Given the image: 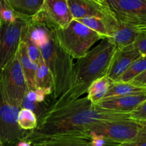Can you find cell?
I'll use <instances>...</instances> for the list:
<instances>
[{"mask_svg": "<svg viewBox=\"0 0 146 146\" xmlns=\"http://www.w3.org/2000/svg\"><path fill=\"white\" fill-rule=\"evenodd\" d=\"M131 119L130 113L104 109L92 104L87 97L80 98L57 108H50L34 131L24 139L31 145L54 135L84 133L102 121Z\"/></svg>", "mask_w": 146, "mask_h": 146, "instance_id": "obj_1", "label": "cell"}, {"mask_svg": "<svg viewBox=\"0 0 146 146\" xmlns=\"http://www.w3.org/2000/svg\"><path fill=\"white\" fill-rule=\"evenodd\" d=\"M116 49L114 44L107 38H104L84 56L77 60L74 64L71 89L65 96L56 101L51 108H57L78 99L87 93L94 81L107 75Z\"/></svg>", "mask_w": 146, "mask_h": 146, "instance_id": "obj_2", "label": "cell"}, {"mask_svg": "<svg viewBox=\"0 0 146 146\" xmlns=\"http://www.w3.org/2000/svg\"><path fill=\"white\" fill-rule=\"evenodd\" d=\"M39 47L42 58L52 76L53 98L56 101L71 89L74 70L73 58L60 46L54 36V32Z\"/></svg>", "mask_w": 146, "mask_h": 146, "instance_id": "obj_3", "label": "cell"}, {"mask_svg": "<svg viewBox=\"0 0 146 146\" xmlns=\"http://www.w3.org/2000/svg\"><path fill=\"white\" fill-rule=\"evenodd\" d=\"M54 36L60 46L72 58H82L92 46L104 39L97 33L73 19L68 27L54 31Z\"/></svg>", "mask_w": 146, "mask_h": 146, "instance_id": "obj_4", "label": "cell"}, {"mask_svg": "<svg viewBox=\"0 0 146 146\" xmlns=\"http://www.w3.org/2000/svg\"><path fill=\"white\" fill-rule=\"evenodd\" d=\"M141 128L138 123L133 119L102 121L90 126L83 133L90 138L94 135L107 142L121 144L134 139Z\"/></svg>", "mask_w": 146, "mask_h": 146, "instance_id": "obj_5", "label": "cell"}, {"mask_svg": "<svg viewBox=\"0 0 146 146\" xmlns=\"http://www.w3.org/2000/svg\"><path fill=\"white\" fill-rule=\"evenodd\" d=\"M0 85L9 104L21 109L29 88L17 56L0 74Z\"/></svg>", "mask_w": 146, "mask_h": 146, "instance_id": "obj_6", "label": "cell"}, {"mask_svg": "<svg viewBox=\"0 0 146 146\" xmlns=\"http://www.w3.org/2000/svg\"><path fill=\"white\" fill-rule=\"evenodd\" d=\"M116 19L137 31L146 26V0H105Z\"/></svg>", "mask_w": 146, "mask_h": 146, "instance_id": "obj_7", "label": "cell"}, {"mask_svg": "<svg viewBox=\"0 0 146 146\" xmlns=\"http://www.w3.org/2000/svg\"><path fill=\"white\" fill-rule=\"evenodd\" d=\"M28 21L21 18L13 23L0 21V74L17 56L21 34Z\"/></svg>", "mask_w": 146, "mask_h": 146, "instance_id": "obj_8", "label": "cell"}, {"mask_svg": "<svg viewBox=\"0 0 146 146\" xmlns=\"http://www.w3.org/2000/svg\"><path fill=\"white\" fill-rule=\"evenodd\" d=\"M19 111V108L9 104L0 85V142L4 145L17 143L28 133L18 125Z\"/></svg>", "mask_w": 146, "mask_h": 146, "instance_id": "obj_9", "label": "cell"}, {"mask_svg": "<svg viewBox=\"0 0 146 146\" xmlns=\"http://www.w3.org/2000/svg\"><path fill=\"white\" fill-rule=\"evenodd\" d=\"M34 17L54 31L65 29L73 20L67 0H44L41 10Z\"/></svg>", "mask_w": 146, "mask_h": 146, "instance_id": "obj_10", "label": "cell"}, {"mask_svg": "<svg viewBox=\"0 0 146 146\" xmlns=\"http://www.w3.org/2000/svg\"><path fill=\"white\" fill-rule=\"evenodd\" d=\"M73 19L94 17L112 22L115 17L107 7L105 0H67Z\"/></svg>", "mask_w": 146, "mask_h": 146, "instance_id": "obj_11", "label": "cell"}, {"mask_svg": "<svg viewBox=\"0 0 146 146\" xmlns=\"http://www.w3.org/2000/svg\"><path fill=\"white\" fill-rule=\"evenodd\" d=\"M141 56L140 51L133 45L122 49H116L106 76L112 83L117 82L130 65Z\"/></svg>", "mask_w": 146, "mask_h": 146, "instance_id": "obj_12", "label": "cell"}, {"mask_svg": "<svg viewBox=\"0 0 146 146\" xmlns=\"http://www.w3.org/2000/svg\"><path fill=\"white\" fill-rule=\"evenodd\" d=\"M146 101V94L103 98L96 105L104 109L130 113Z\"/></svg>", "mask_w": 146, "mask_h": 146, "instance_id": "obj_13", "label": "cell"}, {"mask_svg": "<svg viewBox=\"0 0 146 146\" xmlns=\"http://www.w3.org/2000/svg\"><path fill=\"white\" fill-rule=\"evenodd\" d=\"M138 36L139 33L134 29L117 21V24L109 30L107 39L114 44L117 49H122L133 45Z\"/></svg>", "mask_w": 146, "mask_h": 146, "instance_id": "obj_14", "label": "cell"}, {"mask_svg": "<svg viewBox=\"0 0 146 146\" xmlns=\"http://www.w3.org/2000/svg\"><path fill=\"white\" fill-rule=\"evenodd\" d=\"M33 146H92L91 138L83 133L54 135L32 144Z\"/></svg>", "mask_w": 146, "mask_h": 146, "instance_id": "obj_15", "label": "cell"}, {"mask_svg": "<svg viewBox=\"0 0 146 146\" xmlns=\"http://www.w3.org/2000/svg\"><path fill=\"white\" fill-rule=\"evenodd\" d=\"M24 31L38 47L46 42L54 32V30L36 17L28 21Z\"/></svg>", "mask_w": 146, "mask_h": 146, "instance_id": "obj_16", "label": "cell"}, {"mask_svg": "<svg viewBox=\"0 0 146 146\" xmlns=\"http://www.w3.org/2000/svg\"><path fill=\"white\" fill-rule=\"evenodd\" d=\"M19 18L30 21L41 10L44 0H7Z\"/></svg>", "mask_w": 146, "mask_h": 146, "instance_id": "obj_17", "label": "cell"}, {"mask_svg": "<svg viewBox=\"0 0 146 146\" xmlns=\"http://www.w3.org/2000/svg\"><path fill=\"white\" fill-rule=\"evenodd\" d=\"M17 56L19 61L29 89H34V78L38 64L32 62L30 59L27 53V46L22 41H20Z\"/></svg>", "mask_w": 146, "mask_h": 146, "instance_id": "obj_18", "label": "cell"}, {"mask_svg": "<svg viewBox=\"0 0 146 146\" xmlns=\"http://www.w3.org/2000/svg\"><path fill=\"white\" fill-rule=\"evenodd\" d=\"M146 94V88L138 87L130 83H112L104 98L127 96Z\"/></svg>", "mask_w": 146, "mask_h": 146, "instance_id": "obj_19", "label": "cell"}, {"mask_svg": "<svg viewBox=\"0 0 146 146\" xmlns=\"http://www.w3.org/2000/svg\"><path fill=\"white\" fill-rule=\"evenodd\" d=\"M110 84L111 81L107 76L98 78L94 81L87 89V98L92 104L96 105L104 98L106 93L110 88Z\"/></svg>", "mask_w": 146, "mask_h": 146, "instance_id": "obj_20", "label": "cell"}, {"mask_svg": "<svg viewBox=\"0 0 146 146\" xmlns=\"http://www.w3.org/2000/svg\"><path fill=\"white\" fill-rule=\"evenodd\" d=\"M35 88H52L54 87L52 76L43 59L39 62L34 78Z\"/></svg>", "mask_w": 146, "mask_h": 146, "instance_id": "obj_21", "label": "cell"}, {"mask_svg": "<svg viewBox=\"0 0 146 146\" xmlns=\"http://www.w3.org/2000/svg\"><path fill=\"white\" fill-rule=\"evenodd\" d=\"M146 70V55L141 56L134 61L121 76L116 83H130L135 78L144 72Z\"/></svg>", "mask_w": 146, "mask_h": 146, "instance_id": "obj_22", "label": "cell"}, {"mask_svg": "<svg viewBox=\"0 0 146 146\" xmlns=\"http://www.w3.org/2000/svg\"><path fill=\"white\" fill-rule=\"evenodd\" d=\"M74 20L81 23L82 24L87 27L90 29L92 30L94 32L97 33L99 35L103 37V38H108V30H107L106 21L104 20L99 18H94V17H87V18H82Z\"/></svg>", "mask_w": 146, "mask_h": 146, "instance_id": "obj_23", "label": "cell"}, {"mask_svg": "<svg viewBox=\"0 0 146 146\" xmlns=\"http://www.w3.org/2000/svg\"><path fill=\"white\" fill-rule=\"evenodd\" d=\"M18 125L24 131L30 132L38 126V120L31 111L21 108L18 115Z\"/></svg>", "mask_w": 146, "mask_h": 146, "instance_id": "obj_24", "label": "cell"}, {"mask_svg": "<svg viewBox=\"0 0 146 146\" xmlns=\"http://www.w3.org/2000/svg\"><path fill=\"white\" fill-rule=\"evenodd\" d=\"M51 106H49L46 102L39 103L37 101H29L24 97L21 104V108H24L31 111L37 117L38 122L42 118V117L48 112Z\"/></svg>", "mask_w": 146, "mask_h": 146, "instance_id": "obj_25", "label": "cell"}, {"mask_svg": "<svg viewBox=\"0 0 146 146\" xmlns=\"http://www.w3.org/2000/svg\"><path fill=\"white\" fill-rule=\"evenodd\" d=\"M25 27H24V30H23L22 34H21V41H22L25 44L26 46H27V53H28L29 57L30 59L31 60V61L35 63V64H38L39 62L42 59L40 47L37 46L30 39L29 37L27 36V34L25 33V31H24Z\"/></svg>", "mask_w": 146, "mask_h": 146, "instance_id": "obj_26", "label": "cell"}, {"mask_svg": "<svg viewBox=\"0 0 146 146\" xmlns=\"http://www.w3.org/2000/svg\"><path fill=\"white\" fill-rule=\"evenodd\" d=\"M18 18V16L10 7L7 0H0V21L13 23Z\"/></svg>", "mask_w": 146, "mask_h": 146, "instance_id": "obj_27", "label": "cell"}, {"mask_svg": "<svg viewBox=\"0 0 146 146\" xmlns=\"http://www.w3.org/2000/svg\"><path fill=\"white\" fill-rule=\"evenodd\" d=\"M115 146H146V130L142 128L134 139Z\"/></svg>", "mask_w": 146, "mask_h": 146, "instance_id": "obj_28", "label": "cell"}, {"mask_svg": "<svg viewBox=\"0 0 146 146\" xmlns=\"http://www.w3.org/2000/svg\"><path fill=\"white\" fill-rule=\"evenodd\" d=\"M130 118L135 121H146V101L130 113Z\"/></svg>", "mask_w": 146, "mask_h": 146, "instance_id": "obj_29", "label": "cell"}, {"mask_svg": "<svg viewBox=\"0 0 146 146\" xmlns=\"http://www.w3.org/2000/svg\"><path fill=\"white\" fill-rule=\"evenodd\" d=\"M133 46L138 50L142 55H146V36L139 34Z\"/></svg>", "mask_w": 146, "mask_h": 146, "instance_id": "obj_30", "label": "cell"}, {"mask_svg": "<svg viewBox=\"0 0 146 146\" xmlns=\"http://www.w3.org/2000/svg\"><path fill=\"white\" fill-rule=\"evenodd\" d=\"M130 84L138 87L146 88V70L140 75L135 78L133 81H130Z\"/></svg>", "mask_w": 146, "mask_h": 146, "instance_id": "obj_31", "label": "cell"}, {"mask_svg": "<svg viewBox=\"0 0 146 146\" xmlns=\"http://www.w3.org/2000/svg\"><path fill=\"white\" fill-rule=\"evenodd\" d=\"M91 145L92 146H104L106 142L104 140L99 138V137L94 136V135H91Z\"/></svg>", "mask_w": 146, "mask_h": 146, "instance_id": "obj_32", "label": "cell"}, {"mask_svg": "<svg viewBox=\"0 0 146 146\" xmlns=\"http://www.w3.org/2000/svg\"><path fill=\"white\" fill-rule=\"evenodd\" d=\"M14 145H15V146H33L29 141H27L25 139H22L21 141H18Z\"/></svg>", "mask_w": 146, "mask_h": 146, "instance_id": "obj_33", "label": "cell"}, {"mask_svg": "<svg viewBox=\"0 0 146 146\" xmlns=\"http://www.w3.org/2000/svg\"><path fill=\"white\" fill-rule=\"evenodd\" d=\"M137 31L140 34H142V35H143V36H146V26H145V27H142V28L138 29L137 30Z\"/></svg>", "mask_w": 146, "mask_h": 146, "instance_id": "obj_34", "label": "cell"}, {"mask_svg": "<svg viewBox=\"0 0 146 146\" xmlns=\"http://www.w3.org/2000/svg\"><path fill=\"white\" fill-rule=\"evenodd\" d=\"M139 123V125L143 128V129L146 130V121H137Z\"/></svg>", "mask_w": 146, "mask_h": 146, "instance_id": "obj_35", "label": "cell"}, {"mask_svg": "<svg viewBox=\"0 0 146 146\" xmlns=\"http://www.w3.org/2000/svg\"><path fill=\"white\" fill-rule=\"evenodd\" d=\"M0 146H4V144H2L1 142H0Z\"/></svg>", "mask_w": 146, "mask_h": 146, "instance_id": "obj_36", "label": "cell"}]
</instances>
